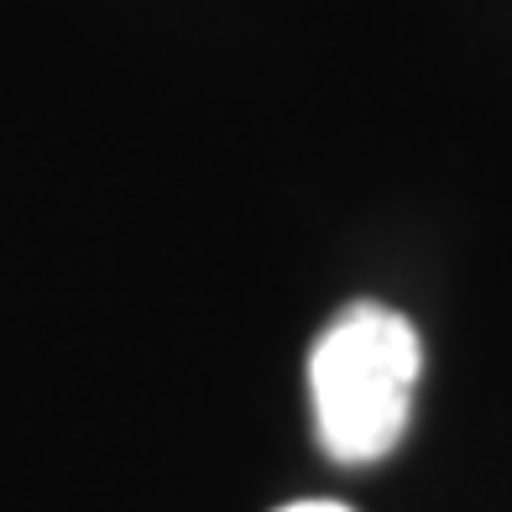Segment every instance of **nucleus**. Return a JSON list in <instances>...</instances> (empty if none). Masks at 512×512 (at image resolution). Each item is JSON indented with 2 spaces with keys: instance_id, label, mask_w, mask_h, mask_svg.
I'll return each mask as SVG.
<instances>
[{
  "instance_id": "obj_2",
  "label": "nucleus",
  "mask_w": 512,
  "mask_h": 512,
  "mask_svg": "<svg viewBox=\"0 0 512 512\" xmlns=\"http://www.w3.org/2000/svg\"><path fill=\"white\" fill-rule=\"evenodd\" d=\"M283 512H351V507H345V502H293Z\"/></svg>"
},
{
  "instance_id": "obj_1",
  "label": "nucleus",
  "mask_w": 512,
  "mask_h": 512,
  "mask_svg": "<svg viewBox=\"0 0 512 512\" xmlns=\"http://www.w3.org/2000/svg\"><path fill=\"white\" fill-rule=\"evenodd\" d=\"M418 366V330L387 304L356 298L324 324L309 351V392L319 445L335 465H371L408 434Z\"/></svg>"
}]
</instances>
